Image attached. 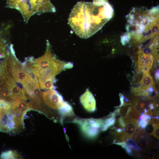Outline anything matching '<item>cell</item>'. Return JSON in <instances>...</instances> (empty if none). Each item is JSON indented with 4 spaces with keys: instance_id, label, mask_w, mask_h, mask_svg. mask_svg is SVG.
Segmentation results:
<instances>
[{
    "instance_id": "cell-1",
    "label": "cell",
    "mask_w": 159,
    "mask_h": 159,
    "mask_svg": "<svg viewBox=\"0 0 159 159\" xmlns=\"http://www.w3.org/2000/svg\"><path fill=\"white\" fill-rule=\"evenodd\" d=\"M114 12L108 0L79 1L70 13L68 23L79 37L87 39L100 29L112 18Z\"/></svg>"
},
{
    "instance_id": "cell-2",
    "label": "cell",
    "mask_w": 159,
    "mask_h": 159,
    "mask_svg": "<svg viewBox=\"0 0 159 159\" xmlns=\"http://www.w3.org/2000/svg\"><path fill=\"white\" fill-rule=\"evenodd\" d=\"M127 32L121 37L123 45L142 44L159 34V8H134L127 16Z\"/></svg>"
},
{
    "instance_id": "cell-3",
    "label": "cell",
    "mask_w": 159,
    "mask_h": 159,
    "mask_svg": "<svg viewBox=\"0 0 159 159\" xmlns=\"http://www.w3.org/2000/svg\"><path fill=\"white\" fill-rule=\"evenodd\" d=\"M47 41L44 54L37 59H34L32 57L27 58L23 65L38 79L39 85L54 80L58 74L73 67L72 63L57 59L52 52L49 42Z\"/></svg>"
},
{
    "instance_id": "cell-4",
    "label": "cell",
    "mask_w": 159,
    "mask_h": 159,
    "mask_svg": "<svg viewBox=\"0 0 159 159\" xmlns=\"http://www.w3.org/2000/svg\"><path fill=\"white\" fill-rule=\"evenodd\" d=\"M6 59L15 81L22 85L27 95L33 100L40 97L42 92L37 79L34 76L33 77V74L29 73L19 62L13 48L10 49Z\"/></svg>"
},
{
    "instance_id": "cell-5",
    "label": "cell",
    "mask_w": 159,
    "mask_h": 159,
    "mask_svg": "<svg viewBox=\"0 0 159 159\" xmlns=\"http://www.w3.org/2000/svg\"><path fill=\"white\" fill-rule=\"evenodd\" d=\"M24 92L16 84L9 63L2 62L0 65V100L12 104L22 96Z\"/></svg>"
},
{
    "instance_id": "cell-6",
    "label": "cell",
    "mask_w": 159,
    "mask_h": 159,
    "mask_svg": "<svg viewBox=\"0 0 159 159\" xmlns=\"http://www.w3.org/2000/svg\"><path fill=\"white\" fill-rule=\"evenodd\" d=\"M6 5L7 7L19 11L26 22L36 13L54 12L56 11L50 0H6Z\"/></svg>"
},
{
    "instance_id": "cell-7",
    "label": "cell",
    "mask_w": 159,
    "mask_h": 159,
    "mask_svg": "<svg viewBox=\"0 0 159 159\" xmlns=\"http://www.w3.org/2000/svg\"><path fill=\"white\" fill-rule=\"evenodd\" d=\"M29 102L21 100H17L12 104L11 112L13 123V130L20 129L24 125L23 118L28 111L32 109Z\"/></svg>"
},
{
    "instance_id": "cell-8",
    "label": "cell",
    "mask_w": 159,
    "mask_h": 159,
    "mask_svg": "<svg viewBox=\"0 0 159 159\" xmlns=\"http://www.w3.org/2000/svg\"><path fill=\"white\" fill-rule=\"evenodd\" d=\"M74 122L79 125L82 132L90 138L96 137L100 131H104L105 120L93 118L75 120Z\"/></svg>"
},
{
    "instance_id": "cell-9",
    "label": "cell",
    "mask_w": 159,
    "mask_h": 159,
    "mask_svg": "<svg viewBox=\"0 0 159 159\" xmlns=\"http://www.w3.org/2000/svg\"><path fill=\"white\" fill-rule=\"evenodd\" d=\"M156 91L153 78L149 71L143 72L141 80L137 86L132 90V92L136 96H148L152 92Z\"/></svg>"
},
{
    "instance_id": "cell-10",
    "label": "cell",
    "mask_w": 159,
    "mask_h": 159,
    "mask_svg": "<svg viewBox=\"0 0 159 159\" xmlns=\"http://www.w3.org/2000/svg\"><path fill=\"white\" fill-rule=\"evenodd\" d=\"M11 105L8 102L0 100V131L8 132L13 130Z\"/></svg>"
},
{
    "instance_id": "cell-11",
    "label": "cell",
    "mask_w": 159,
    "mask_h": 159,
    "mask_svg": "<svg viewBox=\"0 0 159 159\" xmlns=\"http://www.w3.org/2000/svg\"><path fill=\"white\" fill-rule=\"evenodd\" d=\"M42 95L47 105L53 109L59 110L67 103L63 100L62 96L54 89L42 92Z\"/></svg>"
},
{
    "instance_id": "cell-12",
    "label": "cell",
    "mask_w": 159,
    "mask_h": 159,
    "mask_svg": "<svg viewBox=\"0 0 159 159\" xmlns=\"http://www.w3.org/2000/svg\"><path fill=\"white\" fill-rule=\"evenodd\" d=\"M80 102L87 111L93 112L96 109V101L94 96L88 89L80 97Z\"/></svg>"
},
{
    "instance_id": "cell-13",
    "label": "cell",
    "mask_w": 159,
    "mask_h": 159,
    "mask_svg": "<svg viewBox=\"0 0 159 159\" xmlns=\"http://www.w3.org/2000/svg\"><path fill=\"white\" fill-rule=\"evenodd\" d=\"M147 133L159 139V123L157 119H150L144 128Z\"/></svg>"
},
{
    "instance_id": "cell-14",
    "label": "cell",
    "mask_w": 159,
    "mask_h": 159,
    "mask_svg": "<svg viewBox=\"0 0 159 159\" xmlns=\"http://www.w3.org/2000/svg\"><path fill=\"white\" fill-rule=\"evenodd\" d=\"M2 159H17L19 158V155L15 151L9 150L2 152L0 156Z\"/></svg>"
},
{
    "instance_id": "cell-15",
    "label": "cell",
    "mask_w": 159,
    "mask_h": 159,
    "mask_svg": "<svg viewBox=\"0 0 159 159\" xmlns=\"http://www.w3.org/2000/svg\"><path fill=\"white\" fill-rule=\"evenodd\" d=\"M9 52L7 50L5 41L0 39V58L6 57Z\"/></svg>"
}]
</instances>
